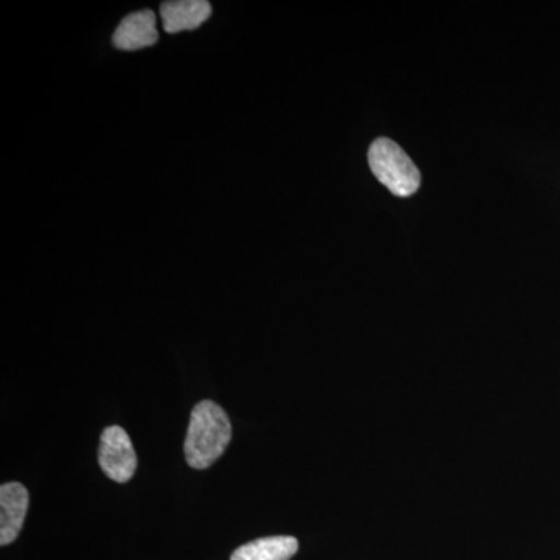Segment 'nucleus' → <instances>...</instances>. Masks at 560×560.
Wrapping results in <instances>:
<instances>
[{"label": "nucleus", "instance_id": "obj_1", "mask_svg": "<svg viewBox=\"0 0 560 560\" xmlns=\"http://www.w3.org/2000/svg\"><path fill=\"white\" fill-rule=\"evenodd\" d=\"M231 440V419L220 405L212 400L195 405L184 441V455L191 469H208L226 452Z\"/></svg>", "mask_w": 560, "mask_h": 560}, {"label": "nucleus", "instance_id": "obj_2", "mask_svg": "<svg viewBox=\"0 0 560 560\" xmlns=\"http://www.w3.org/2000/svg\"><path fill=\"white\" fill-rule=\"evenodd\" d=\"M375 178L396 197H411L419 190L420 173L415 162L390 139L374 140L368 154Z\"/></svg>", "mask_w": 560, "mask_h": 560}, {"label": "nucleus", "instance_id": "obj_3", "mask_svg": "<svg viewBox=\"0 0 560 560\" xmlns=\"http://www.w3.org/2000/svg\"><path fill=\"white\" fill-rule=\"evenodd\" d=\"M98 464L106 477L116 482L130 481L138 469V456L127 431L114 425L103 430Z\"/></svg>", "mask_w": 560, "mask_h": 560}, {"label": "nucleus", "instance_id": "obj_4", "mask_svg": "<svg viewBox=\"0 0 560 560\" xmlns=\"http://www.w3.org/2000/svg\"><path fill=\"white\" fill-rule=\"evenodd\" d=\"M28 490L21 482L0 486V545L13 544L20 536L28 511Z\"/></svg>", "mask_w": 560, "mask_h": 560}, {"label": "nucleus", "instance_id": "obj_5", "mask_svg": "<svg viewBox=\"0 0 560 560\" xmlns=\"http://www.w3.org/2000/svg\"><path fill=\"white\" fill-rule=\"evenodd\" d=\"M160 39L156 14L151 10L136 11L120 22L113 35V44L119 50H140L153 46Z\"/></svg>", "mask_w": 560, "mask_h": 560}, {"label": "nucleus", "instance_id": "obj_6", "mask_svg": "<svg viewBox=\"0 0 560 560\" xmlns=\"http://www.w3.org/2000/svg\"><path fill=\"white\" fill-rule=\"evenodd\" d=\"M160 14L167 33L195 31L209 20L212 7L206 0H176L162 3Z\"/></svg>", "mask_w": 560, "mask_h": 560}, {"label": "nucleus", "instance_id": "obj_7", "mask_svg": "<svg viewBox=\"0 0 560 560\" xmlns=\"http://www.w3.org/2000/svg\"><path fill=\"white\" fill-rule=\"evenodd\" d=\"M300 550V541L291 536L264 537L242 545L231 560H290Z\"/></svg>", "mask_w": 560, "mask_h": 560}]
</instances>
